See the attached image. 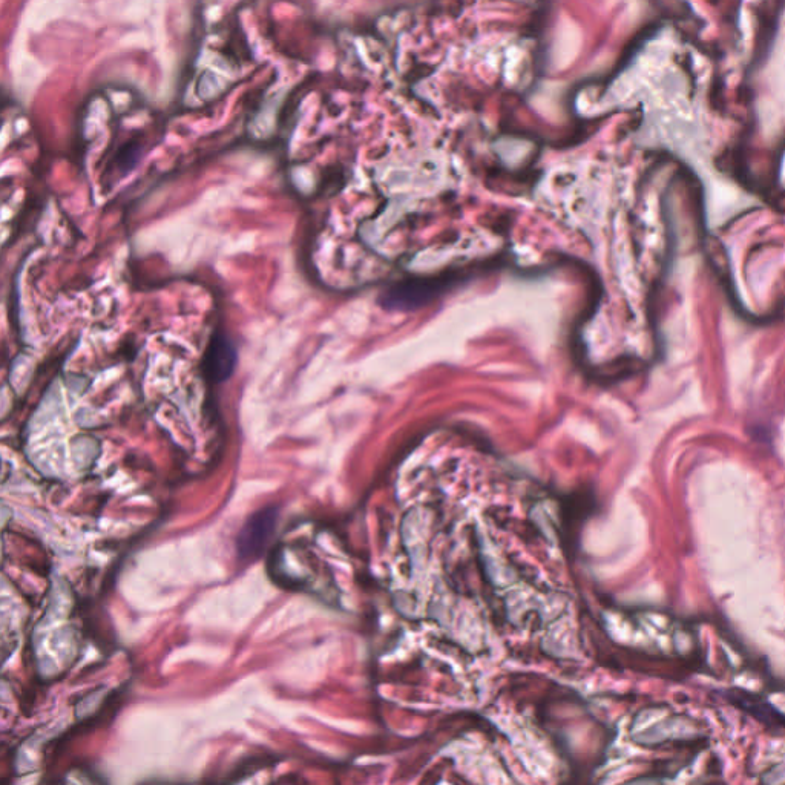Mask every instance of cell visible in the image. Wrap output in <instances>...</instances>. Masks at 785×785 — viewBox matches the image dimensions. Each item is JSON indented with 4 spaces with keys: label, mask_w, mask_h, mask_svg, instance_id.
<instances>
[{
    "label": "cell",
    "mask_w": 785,
    "mask_h": 785,
    "mask_svg": "<svg viewBox=\"0 0 785 785\" xmlns=\"http://www.w3.org/2000/svg\"><path fill=\"white\" fill-rule=\"evenodd\" d=\"M237 364V352L226 336L218 335L212 338L204 356V372L207 378L214 382H223L234 373Z\"/></svg>",
    "instance_id": "2"
},
{
    "label": "cell",
    "mask_w": 785,
    "mask_h": 785,
    "mask_svg": "<svg viewBox=\"0 0 785 785\" xmlns=\"http://www.w3.org/2000/svg\"><path fill=\"white\" fill-rule=\"evenodd\" d=\"M276 523V511L264 510L247 520L241 529L238 539V551L243 559H255L260 556L267 542L272 537Z\"/></svg>",
    "instance_id": "1"
}]
</instances>
